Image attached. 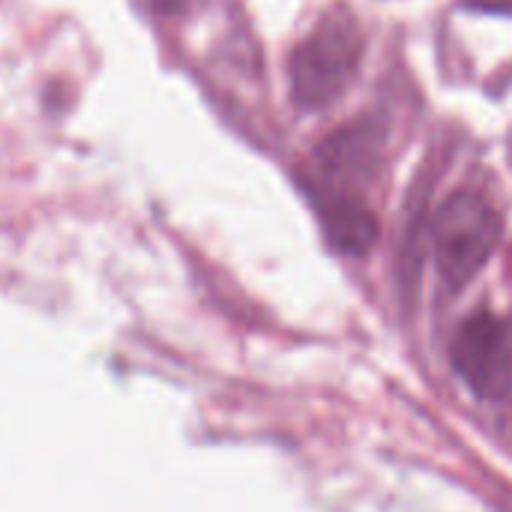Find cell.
<instances>
[{"label": "cell", "instance_id": "7a4b0ae2", "mask_svg": "<svg viewBox=\"0 0 512 512\" xmlns=\"http://www.w3.org/2000/svg\"><path fill=\"white\" fill-rule=\"evenodd\" d=\"M498 210L474 192L450 195L435 216V261L450 291L465 288L492 258L501 240Z\"/></svg>", "mask_w": 512, "mask_h": 512}, {"label": "cell", "instance_id": "6da1fadb", "mask_svg": "<svg viewBox=\"0 0 512 512\" xmlns=\"http://www.w3.org/2000/svg\"><path fill=\"white\" fill-rule=\"evenodd\" d=\"M363 57V30L351 6H330L312 33L297 45L291 57V90L294 102L306 111L324 108L357 75Z\"/></svg>", "mask_w": 512, "mask_h": 512}, {"label": "cell", "instance_id": "3957f363", "mask_svg": "<svg viewBox=\"0 0 512 512\" xmlns=\"http://www.w3.org/2000/svg\"><path fill=\"white\" fill-rule=\"evenodd\" d=\"M453 366L480 399L512 393V336L492 312L471 315L453 339Z\"/></svg>", "mask_w": 512, "mask_h": 512}, {"label": "cell", "instance_id": "8992f818", "mask_svg": "<svg viewBox=\"0 0 512 512\" xmlns=\"http://www.w3.org/2000/svg\"><path fill=\"white\" fill-rule=\"evenodd\" d=\"M153 3H156L159 9H168V12H171V9H183V6H189L192 0H153Z\"/></svg>", "mask_w": 512, "mask_h": 512}, {"label": "cell", "instance_id": "5b68a950", "mask_svg": "<svg viewBox=\"0 0 512 512\" xmlns=\"http://www.w3.org/2000/svg\"><path fill=\"white\" fill-rule=\"evenodd\" d=\"M468 9H480V12H501V15H510L512 0H462Z\"/></svg>", "mask_w": 512, "mask_h": 512}, {"label": "cell", "instance_id": "277c9868", "mask_svg": "<svg viewBox=\"0 0 512 512\" xmlns=\"http://www.w3.org/2000/svg\"><path fill=\"white\" fill-rule=\"evenodd\" d=\"M324 231L333 249L345 255H366L378 240V219L360 198L336 195L324 204Z\"/></svg>", "mask_w": 512, "mask_h": 512}]
</instances>
